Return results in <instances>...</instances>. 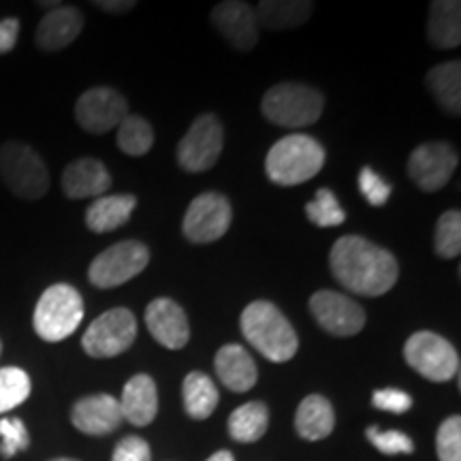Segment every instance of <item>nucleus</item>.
Here are the masks:
<instances>
[{
    "label": "nucleus",
    "mask_w": 461,
    "mask_h": 461,
    "mask_svg": "<svg viewBox=\"0 0 461 461\" xmlns=\"http://www.w3.org/2000/svg\"><path fill=\"white\" fill-rule=\"evenodd\" d=\"M359 190L366 201L374 207L384 205L391 197V184L380 177L372 167H363L359 173Z\"/></svg>",
    "instance_id": "nucleus-36"
},
{
    "label": "nucleus",
    "mask_w": 461,
    "mask_h": 461,
    "mask_svg": "<svg viewBox=\"0 0 461 461\" xmlns=\"http://www.w3.org/2000/svg\"><path fill=\"white\" fill-rule=\"evenodd\" d=\"M149 445L140 436H126L118 442L112 461H149Z\"/></svg>",
    "instance_id": "nucleus-38"
},
{
    "label": "nucleus",
    "mask_w": 461,
    "mask_h": 461,
    "mask_svg": "<svg viewBox=\"0 0 461 461\" xmlns=\"http://www.w3.org/2000/svg\"><path fill=\"white\" fill-rule=\"evenodd\" d=\"M149 263V250L141 241L126 240L109 246L95 261L90 263L88 278L99 288L122 286L140 276Z\"/></svg>",
    "instance_id": "nucleus-9"
},
{
    "label": "nucleus",
    "mask_w": 461,
    "mask_h": 461,
    "mask_svg": "<svg viewBox=\"0 0 461 461\" xmlns=\"http://www.w3.org/2000/svg\"><path fill=\"white\" fill-rule=\"evenodd\" d=\"M146 325L152 338L169 350H180L190 339V322L184 308L169 297H157L146 308Z\"/></svg>",
    "instance_id": "nucleus-16"
},
{
    "label": "nucleus",
    "mask_w": 461,
    "mask_h": 461,
    "mask_svg": "<svg viewBox=\"0 0 461 461\" xmlns=\"http://www.w3.org/2000/svg\"><path fill=\"white\" fill-rule=\"evenodd\" d=\"M240 325L248 344L258 350L265 359L286 363L295 357L299 348L297 333L276 303L265 302V299L248 303L241 312Z\"/></svg>",
    "instance_id": "nucleus-2"
},
{
    "label": "nucleus",
    "mask_w": 461,
    "mask_h": 461,
    "mask_svg": "<svg viewBox=\"0 0 461 461\" xmlns=\"http://www.w3.org/2000/svg\"><path fill=\"white\" fill-rule=\"evenodd\" d=\"M112 186V176L99 158H77L62 173V190L68 199L103 197Z\"/></svg>",
    "instance_id": "nucleus-18"
},
{
    "label": "nucleus",
    "mask_w": 461,
    "mask_h": 461,
    "mask_svg": "<svg viewBox=\"0 0 461 461\" xmlns=\"http://www.w3.org/2000/svg\"><path fill=\"white\" fill-rule=\"evenodd\" d=\"M207 461H235V459H233V455H230L229 451H218V453L212 455V457L207 459Z\"/></svg>",
    "instance_id": "nucleus-41"
},
{
    "label": "nucleus",
    "mask_w": 461,
    "mask_h": 461,
    "mask_svg": "<svg viewBox=\"0 0 461 461\" xmlns=\"http://www.w3.org/2000/svg\"><path fill=\"white\" fill-rule=\"evenodd\" d=\"M84 28V15L77 7H56L39 22L37 41L39 50L43 51H60L71 45L79 37Z\"/></svg>",
    "instance_id": "nucleus-19"
},
{
    "label": "nucleus",
    "mask_w": 461,
    "mask_h": 461,
    "mask_svg": "<svg viewBox=\"0 0 461 461\" xmlns=\"http://www.w3.org/2000/svg\"><path fill=\"white\" fill-rule=\"evenodd\" d=\"M269 428V411L263 402H248L229 417V434L238 442H257Z\"/></svg>",
    "instance_id": "nucleus-28"
},
{
    "label": "nucleus",
    "mask_w": 461,
    "mask_h": 461,
    "mask_svg": "<svg viewBox=\"0 0 461 461\" xmlns=\"http://www.w3.org/2000/svg\"><path fill=\"white\" fill-rule=\"evenodd\" d=\"M257 9L258 24L269 31H288L310 20L314 3L308 0H263Z\"/></svg>",
    "instance_id": "nucleus-25"
},
{
    "label": "nucleus",
    "mask_w": 461,
    "mask_h": 461,
    "mask_svg": "<svg viewBox=\"0 0 461 461\" xmlns=\"http://www.w3.org/2000/svg\"><path fill=\"white\" fill-rule=\"evenodd\" d=\"M118 402L124 420L137 425V428H146L157 419L158 412L157 383L148 374H137L124 384L122 397Z\"/></svg>",
    "instance_id": "nucleus-20"
},
{
    "label": "nucleus",
    "mask_w": 461,
    "mask_h": 461,
    "mask_svg": "<svg viewBox=\"0 0 461 461\" xmlns=\"http://www.w3.org/2000/svg\"><path fill=\"white\" fill-rule=\"evenodd\" d=\"M122 411L120 402L112 395L99 393L82 397L75 402L71 411V423L86 436H107L120 428L122 423Z\"/></svg>",
    "instance_id": "nucleus-17"
},
{
    "label": "nucleus",
    "mask_w": 461,
    "mask_h": 461,
    "mask_svg": "<svg viewBox=\"0 0 461 461\" xmlns=\"http://www.w3.org/2000/svg\"><path fill=\"white\" fill-rule=\"evenodd\" d=\"M436 255L442 258H455L461 252V214L457 210H448L438 218L434 230Z\"/></svg>",
    "instance_id": "nucleus-32"
},
{
    "label": "nucleus",
    "mask_w": 461,
    "mask_h": 461,
    "mask_svg": "<svg viewBox=\"0 0 461 461\" xmlns=\"http://www.w3.org/2000/svg\"><path fill=\"white\" fill-rule=\"evenodd\" d=\"M182 397L188 417L194 420H205L207 417H212L218 406V400H221L214 380L203 372H190L184 378Z\"/></svg>",
    "instance_id": "nucleus-27"
},
{
    "label": "nucleus",
    "mask_w": 461,
    "mask_h": 461,
    "mask_svg": "<svg viewBox=\"0 0 461 461\" xmlns=\"http://www.w3.org/2000/svg\"><path fill=\"white\" fill-rule=\"evenodd\" d=\"M325 99L312 86L297 82H282L265 92L261 112L269 122L285 129H303L319 122Z\"/></svg>",
    "instance_id": "nucleus-4"
},
{
    "label": "nucleus",
    "mask_w": 461,
    "mask_h": 461,
    "mask_svg": "<svg viewBox=\"0 0 461 461\" xmlns=\"http://www.w3.org/2000/svg\"><path fill=\"white\" fill-rule=\"evenodd\" d=\"M336 428V412L331 402L322 395H308L295 412V429L303 440H325Z\"/></svg>",
    "instance_id": "nucleus-23"
},
{
    "label": "nucleus",
    "mask_w": 461,
    "mask_h": 461,
    "mask_svg": "<svg viewBox=\"0 0 461 461\" xmlns=\"http://www.w3.org/2000/svg\"><path fill=\"white\" fill-rule=\"evenodd\" d=\"M51 461H77V459H71V457H58V459H51Z\"/></svg>",
    "instance_id": "nucleus-42"
},
{
    "label": "nucleus",
    "mask_w": 461,
    "mask_h": 461,
    "mask_svg": "<svg viewBox=\"0 0 461 461\" xmlns=\"http://www.w3.org/2000/svg\"><path fill=\"white\" fill-rule=\"evenodd\" d=\"M428 37L436 50L457 48L461 43V3L457 0L431 3Z\"/></svg>",
    "instance_id": "nucleus-24"
},
{
    "label": "nucleus",
    "mask_w": 461,
    "mask_h": 461,
    "mask_svg": "<svg viewBox=\"0 0 461 461\" xmlns=\"http://www.w3.org/2000/svg\"><path fill=\"white\" fill-rule=\"evenodd\" d=\"M330 267L346 291L363 297L384 295L400 278L397 258L359 235H344L333 244Z\"/></svg>",
    "instance_id": "nucleus-1"
},
{
    "label": "nucleus",
    "mask_w": 461,
    "mask_h": 461,
    "mask_svg": "<svg viewBox=\"0 0 461 461\" xmlns=\"http://www.w3.org/2000/svg\"><path fill=\"white\" fill-rule=\"evenodd\" d=\"M214 367L221 383L229 391H235V393H246L257 384V363L244 346L224 344L216 353Z\"/></svg>",
    "instance_id": "nucleus-21"
},
{
    "label": "nucleus",
    "mask_w": 461,
    "mask_h": 461,
    "mask_svg": "<svg viewBox=\"0 0 461 461\" xmlns=\"http://www.w3.org/2000/svg\"><path fill=\"white\" fill-rule=\"evenodd\" d=\"M408 366L431 383H447L459 372V355L447 338L434 331H417L403 346Z\"/></svg>",
    "instance_id": "nucleus-7"
},
{
    "label": "nucleus",
    "mask_w": 461,
    "mask_h": 461,
    "mask_svg": "<svg viewBox=\"0 0 461 461\" xmlns=\"http://www.w3.org/2000/svg\"><path fill=\"white\" fill-rule=\"evenodd\" d=\"M310 312L322 331L336 338H353L366 325V310L355 299L336 291H319L310 297Z\"/></svg>",
    "instance_id": "nucleus-14"
},
{
    "label": "nucleus",
    "mask_w": 461,
    "mask_h": 461,
    "mask_svg": "<svg viewBox=\"0 0 461 461\" xmlns=\"http://www.w3.org/2000/svg\"><path fill=\"white\" fill-rule=\"evenodd\" d=\"M233 221L229 199L221 193H203L188 205L182 230L193 244H212L227 233Z\"/></svg>",
    "instance_id": "nucleus-11"
},
{
    "label": "nucleus",
    "mask_w": 461,
    "mask_h": 461,
    "mask_svg": "<svg viewBox=\"0 0 461 461\" xmlns=\"http://www.w3.org/2000/svg\"><path fill=\"white\" fill-rule=\"evenodd\" d=\"M0 177L20 199L37 201L50 190V171L43 158L22 141H7L0 148Z\"/></svg>",
    "instance_id": "nucleus-6"
},
{
    "label": "nucleus",
    "mask_w": 461,
    "mask_h": 461,
    "mask_svg": "<svg viewBox=\"0 0 461 461\" xmlns=\"http://www.w3.org/2000/svg\"><path fill=\"white\" fill-rule=\"evenodd\" d=\"M126 115H129V103L118 90L107 86L86 90L75 103V120L92 135H105L112 129H118Z\"/></svg>",
    "instance_id": "nucleus-12"
},
{
    "label": "nucleus",
    "mask_w": 461,
    "mask_h": 461,
    "mask_svg": "<svg viewBox=\"0 0 461 461\" xmlns=\"http://www.w3.org/2000/svg\"><path fill=\"white\" fill-rule=\"evenodd\" d=\"M325 149L314 137L293 132L278 140L265 158V173L278 186H297L312 180L325 165Z\"/></svg>",
    "instance_id": "nucleus-3"
},
{
    "label": "nucleus",
    "mask_w": 461,
    "mask_h": 461,
    "mask_svg": "<svg viewBox=\"0 0 461 461\" xmlns=\"http://www.w3.org/2000/svg\"><path fill=\"white\" fill-rule=\"evenodd\" d=\"M96 7L107 11V14H126V11H131L132 7H135V3H126V0H122V3H105V0H99L96 3Z\"/></svg>",
    "instance_id": "nucleus-40"
},
{
    "label": "nucleus",
    "mask_w": 461,
    "mask_h": 461,
    "mask_svg": "<svg viewBox=\"0 0 461 461\" xmlns=\"http://www.w3.org/2000/svg\"><path fill=\"white\" fill-rule=\"evenodd\" d=\"M137 207L135 194H109L95 199L86 212V224L95 233H109L131 221Z\"/></svg>",
    "instance_id": "nucleus-22"
},
{
    "label": "nucleus",
    "mask_w": 461,
    "mask_h": 461,
    "mask_svg": "<svg viewBox=\"0 0 461 461\" xmlns=\"http://www.w3.org/2000/svg\"><path fill=\"white\" fill-rule=\"evenodd\" d=\"M428 88L447 113H461V62H445L428 73Z\"/></svg>",
    "instance_id": "nucleus-26"
},
{
    "label": "nucleus",
    "mask_w": 461,
    "mask_h": 461,
    "mask_svg": "<svg viewBox=\"0 0 461 461\" xmlns=\"http://www.w3.org/2000/svg\"><path fill=\"white\" fill-rule=\"evenodd\" d=\"M28 445H31V436H28L24 420L17 417L0 419V453L5 459L26 451Z\"/></svg>",
    "instance_id": "nucleus-33"
},
{
    "label": "nucleus",
    "mask_w": 461,
    "mask_h": 461,
    "mask_svg": "<svg viewBox=\"0 0 461 461\" xmlns=\"http://www.w3.org/2000/svg\"><path fill=\"white\" fill-rule=\"evenodd\" d=\"M305 214H308L310 222L321 229L339 227V224H344L346 221V212L342 210V205H339L333 190L330 188L316 190L314 199L305 205Z\"/></svg>",
    "instance_id": "nucleus-31"
},
{
    "label": "nucleus",
    "mask_w": 461,
    "mask_h": 461,
    "mask_svg": "<svg viewBox=\"0 0 461 461\" xmlns=\"http://www.w3.org/2000/svg\"><path fill=\"white\" fill-rule=\"evenodd\" d=\"M222 148V122L214 113H203L190 124L188 132L177 143V163L188 173L207 171L218 163Z\"/></svg>",
    "instance_id": "nucleus-10"
},
{
    "label": "nucleus",
    "mask_w": 461,
    "mask_h": 461,
    "mask_svg": "<svg viewBox=\"0 0 461 461\" xmlns=\"http://www.w3.org/2000/svg\"><path fill=\"white\" fill-rule=\"evenodd\" d=\"M366 436L367 440H370L372 445L384 455H411L414 451L412 438L403 434V431H397V429L383 431L378 428H370L366 431Z\"/></svg>",
    "instance_id": "nucleus-35"
},
{
    "label": "nucleus",
    "mask_w": 461,
    "mask_h": 461,
    "mask_svg": "<svg viewBox=\"0 0 461 461\" xmlns=\"http://www.w3.org/2000/svg\"><path fill=\"white\" fill-rule=\"evenodd\" d=\"M154 146V129L141 115L129 113L118 126V148L129 157H143Z\"/></svg>",
    "instance_id": "nucleus-29"
},
{
    "label": "nucleus",
    "mask_w": 461,
    "mask_h": 461,
    "mask_svg": "<svg viewBox=\"0 0 461 461\" xmlns=\"http://www.w3.org/2000/svg\"><path fill=\"white\" fill-rule=\"evenodd\" d=\"M374 408L391 414H403L412 408V397L402 389H378L372 395Z\"/></svg>",
    "instance_id": "nucleus-37"
},
{
    "label": "nucleus",
    "mask_w": 461,
    "mask_h": 461,
    "mask_svg": "<svg viewBox=\"0 0 461 461\" xmlns=\"http://www.w3.org/2000/svg\"><path fill=\"white\" fill-rule=\"evenodd\" d=\"M31 395V376L22 367H0V414L14 411Z\"/></svg>",
    "instance_id": "nucleus-30"
},
{
    "label": "nucleus",
    "mask_w": 461,
    "mask_h": 461,
    "mask_svg": "<svg viewBox=\"0 0 461 461\" xmlns=\"http://www.w3.org/2000/svg\"><path fill=\"white\" fill-rule=\"evenodd\" d=\"M436 451L440 461H461V419L457 414L442 420L438 428Z\"/></svg>",
    "instance_id": "nucleus-34"
},
{
    "label": "nucleus",
    "mask_w": 461,
    "mask_h": 461,
    "mask_svg": "<svg viewBox=\"0 0 461 461\" xmlns=\"http://www.w3.org/2000/svg\"><path fill=\"white\" fill-rule=\"evenodd\" d=\"M457 152L445 141L420 143L408 158V176L425 193H438L451 182L457 169Z\"/></svg>",
    "instance_id": "nucleus-13"
},
{
    "label": "nucleus",
    "mask_w": 461,
    "mask_h": 461,
    "mask_svg": "<svg viewBox=\"0 0 461 461\" xmlns=\"http://www.w3.org/2000/svg\"><path fill=\"white\" fill-rule=\"evenodd\" d=\"M212 24L235 50L250 51L257 48L261 24L252 5L241 3V0H227V3L216 5L212 11Z\"/></svg>",
    "instance_id": "nucleus-15"
},
{
    "label": "nucleus",
    "mask_w": 461,
    "mask_h": 461,
    "mask_svg": "<svg viewBox=\"0 0 461 461\" xmlns=\"http://www.w3.org/2000/svg\"><path fill=\"white\" fill-rule=\"evenodd\" d=\"M17 34H20V20L15 17L0 20V54H9L15 48Z\"/></svg>",
    "instance_id": "nucleus-39"
},
{
    "label": "nucleus",
    "mask_w": 461,
    "mask_h": 461,
    "mask_svg": "<svg viewBox=\"0 0 461 461\" xmlns=\"http://www.w3.org/2000/svg\"><path fill=\"white\" fill-rule=\"evenodd\" d=\"M0 355H3V342H0Z\"/></svg>",
    "instance_id": "nucleus-43"
},
{
    "label": "nucleus",
    "mask_w": 461,
    "mask_h": 461,
    "mask_svg": "<svg viewBox=\"0 0 461 461\" xmlns=\"http://www.w3.org/2000/svg\"><path fill=\"white\" fill-rule=\"evenodd\" d=\"M84 319V299L71 285H54L39 297L32 325L45 342H62L77 331Z\"/></svg>",
    "instance_id": "nucleus-5"
},
{
    "label": "nucleus",
    "mask_w": 461,
    "mask_h": 461,
    "mask_svg": "<svg viewBox=\"0 0 461 461\" xmlns=\"http://www.w3.org/2000/svg\"><path fill=\"white\" fill-rule=\"evenodd\" d=\"M137 338V319L131 310L112 308L92 321L82 338L86 355L95 359H112L129 350Z\"/></svg>",
    "instance_id": "nucleus-8"
}]
</instances>
